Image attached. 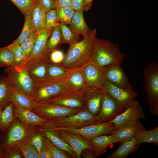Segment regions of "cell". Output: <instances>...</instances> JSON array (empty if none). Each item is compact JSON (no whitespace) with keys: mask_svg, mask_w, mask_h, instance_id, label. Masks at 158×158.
I'll return each instance as SVG.
<instances>
[{"mask_svg":"<svg viewBox=\"0 0 158 158\" xmlns=\"http://www.w3.org/2000/svg\"><path fill=\"white\" fill-rule=\"evenodd\" d=\"M97 30L94 29L83 36V40L70 46L60 65L69 70L82 68L90 62L94 48Z\"/></svg>","mask_w":158,"mask_h":158,"instance_id":"1","label":"cell"},{"mask_svg":"<svg viewBox=\"0 0 158 158\" xmlns=\"http://www.w3.org/2000/svg\"><path fill=\"white\" fill-rule=\"evenodd\" d=\"M125 55L120 51L118 44L96 37L90 62L102 69L113 64L121 65Z\"/></svg>","mask_w":158,"mask_h":158,"instance_id":"2","label":"cell"},{"mask_svg":"<svg viewBox=\"0 0 158 158\" xmlns=\"http://www.w3.org/2000/svg\"><path fill=\"white\" fill-rule=\"evenodd\" d=\"M144 89L146 101L150 110L154 116L158 115V63L154 61L144 69Z\"/></svg>","mask_w":158,"mask_h":158,"instance_id":"3","label":"cell"},{"mask_svg":"<svg viewBox=\"0 0 158 158\" xmlns=\"http://www.w3.org/2000/svg\"><path fill=\"white\" fill-rule=\"evenodd\" d=\"M99 123L97 116L85 109L70 116L49 119L39 126L46 128H80Z\"/></svg>","mask_w":158,"mask_h":158,"instance_id":"4","label":"cell"},{"mask_svg":"<svg viewBox=\"0 0 158 158\" xmlns=\"http://www.w3.org/2000/svg\"><path fill=\"white\" fill-rule=\"evenodd\" d=\"M11 85L33 97L37 85L24 68L16 66L6 67L5 70Z\"/></svg>","mask_w":158,"mask_h":158,"instance_id":"5","label":"cell"},{"mask_svg":"<svg viewBox=\"0 0 158 158\" xmlns=\"http://www.w3.org/2000/svg\"><path fill=\"white\" fill-rule=\"evenodd\" d=\"M30 126L16 118L7 129L0 132V147L17 146L27 137Z\"/></svg>","mask_w":158,"mask_h":158,"instance_id":"6","label":"cell"},{"mask_svg":"<svg viewBox=\"0 0 158 158\" xmlns=\"http://www.w3.org/2000/svg\"><path fill=\"white\" fill-rule=\"evenodd\" d=\"M50 52L48 50L40 55L27 60L20 66L25 69L37 86L42 83L46 78Z\"/></svg>","mask_w":158,"mask_h":158,"instance_id":"7","label":"cell"},{"mask_svg":"<svg viewBox=\"0 0 158 158\" xmlns=\"http://www.w3.org/2000/svg\"><path fill=\"white\" fill-rule=\"evenodd\" d=\"M49 128L78 134L89 140L104 134L111 135L116 128L114 124L111 122H101L80 128Z\"/></svg>","mask_w":158,"mask_h":158,"instance_id":"8","label":"cell"},{"mask_svg":"<svg viewBox=\"0 0 158 158\" xmlns=\"http://www.w3.org/2000/svg\"><path fill=\"white\" fill-rule=\"evenodd\" d=\"M76 91H79L73 87L66 79L56 83L37 86L33 98L36 102H44L65 93Z\"/></svg>","mask_w":158,"mask_h":158,"instance_id":"9","label":"cell"},{"mask_svg":"<svg viewBox=\"0 0 158 158\" xmlns=\"http://www.w3.org/2000/svg\"><path fill=\"white\" fill-rule=\"evenodd\" d=\"M86 109L68 108L45 102H37L31 110L36 114L48 119L75 114Z\"/></svg>","mask_w":158,"mask_h":158,"instance_id":"10","label":"cell"},{"mask_svg":"<svg viewBox=\"0 0 158 158\" xmlns=\"http://www.w3.org/2000/svg\"><path fill=\"white\" fill-rule=\"evenodd\" d=\"M101 89L116 99L123 112L129 107L138 95L134 89L130 90L121 88L105 79Z\"/></svg>","mask_w":158,"mask_h":158,"instance_id":"11","label":"cell"},{"mask_svg":"<svg viewBox=\"0 0 158 158\" xmlns=\"http://www.w3.org/2000/svg\"><path fill=\"white\" fill-rule=\"evenodd\" d=\"M89 91H71L51 98L44 102L68 108L86 109V95Z\"/></svg>","mask_w":158,"mask_h":158,"instance_id":"12","label":"cell"},{"mask_svg":"<svg viewBox=\"0 0 158 158\" xmlns=\"http://www.w3.org/2000/svg\"><path fill=\"white\" fill-rule=\"evenodd\" d=\"M122 113L116 99L103 91L101 109L97 116L98 121L100 123L111 121Z\"/></svg>","mask_w":158,"mask_h":158,"instance_id":"13","label":"cell"},{"mask_svg":"<svg viewBox=\"0 0 158 158\" xmlns=\"http://www.w3.org/2000/svg\"><path fill=\"white\" fill-rule=\"evenodd\" d=\"M102 70L105 79L114 85L124 89H133L121 65L112 64Z\"/></svg>","mask_w":158,"mask_h":158,"instance_id":"14","label":"cell"},{"mask_svg":"<svg viewBox=\"0 0 158 158\" xmlns=\"http://www.w3.org/2000/svg\"><path fill=\"white\" fill-rule=\"evenodd\" d=\"M81 69L88 87L93 90H102L101 88L105 79L102 69L90 62Z\"/></svg>","mask_w":158,"mask_h":158,"instance_id":"15","label":"cell"},{"mask_svg":"<svg viewBox=\"0 0 158 158\" xmlns=\"http://www.w3.org/2000/svg\"><path fill=\"white\" fill-rule=\"evenodd\" d=\"M55 130L71 147L76 158H81V153L83 150L88 148L93 149L91 141L84 138L80 135L63 130Z\"/></svg>","mask_w":158,"mask_h":158,"instance_id":"16","label":"cell"},{"mask_svg":"<svg viewBox=\"0 0 158 158\" xmlns=\"http://www.w3.org/2000/svg\"><path fill=\"white\" fill-rule=\"evenodd\" d=\"M146 116L142 106L137 100H133L123 112L117 116L112 121L116 128L126 122L140 119H145Z\"/></svg>","mask_w":158,"mask_h":158,"instance_id":"17","label":"cell"},{"mask_svg":"<svg viewBox=\"0 0 158 158\" xmlns=\"http://www.w3.org/2000/svg\"><path fill=\"white\" fill-rule=\"evenodd\" d=\"M38 126L43 137L58 148L68 153L72 158H76L72 148L60 136L56 130L51 128Z\"/></svg>","mask_w":158,"mask_h":158,"instance_id":"18","label":"cell"},{"mask_svg":"<svg viewBox=\"0 0 158 158\" xmlns=\"http://www.w3.org/2000/svg\"><path fill=\"white\" fill-rule=\"evenodd\" d=\"M142 129L145 128L139 120H134L122 124L117 128L112 135L119 140L121 144L131 139L137 130Z\"/></svg>","mask_w":158,"mask_h":158,"instance_id":"19","label":"cell"},{"mask_svg":"<svg viewBox=\"0 0 158 158\" xmlns=\"http://www.w3.org/2000/svg\"><path fill=\"white\" fill-rule=\"evenodd\" d=\"M15 115L22 123L29 126L42 125L48 120L36 114L31 110L13 105Z\"/></svg>","mask_w":158,"mask_h":158,"instance_id":"20","label":"cell"},{"mask_svg":"<svg viewBox=\"0 0 158 158\" xmlns=\"http://www.w3.org/2000/svg\"><path fill=\"white\" fill-rule=\"evenodd\" d=\"M73 71L64 68L60 65L54 64L49 62L46 78L40 85L53 83L66 80Z\"/></svg>","mask_w":158,"mask_h":158,"instance_id":"21","label":"cell"},{"mask_svg":"<svg viewBox=\"0 0 158 158\" xmlns=\"http://www.w3.org/2000/svg\"><path fill=\"white\" fill-rule=\"evenodd\" d=\"M90 140L92 145L95 158L99 157L106 153L109 145L119 142V140L112 134L109 135H101Z\"/></svg>","mask_w":158,"mask_h":158,"instance_id":"22","label":"cell"},{"mask_svg":"<svg viewBox=\"0 0 158 158\" xmlns=\"http://www.w3.org/2000/svg\"><path fill=\"white\" fill-rule=\"evenodd\" d=\"M10 102L14 105L31 110L36 103L33 97L11 85Z\"/></svg>","mask_w":158,"mask_h":158,"instance_id":"23","label":"cell"},{"mask_svg":"<svg viewBox=\"0 0 158 158\" xmlns=\"http://www.w3.org/2000/svg\"><path fill=\"white\" fill-rule=\"evenodd\" d=\"M102 90H92L86 95V109L92 115L97 116L101 108L102 99Z\"/></svg>","mask_w":158,"mask_h":158,"instance_id":"24","label":"cell"},{"mask_svg":"<svg viewBox=\"0 0 158 158\" xmlns=\"http://www.w3.org/2000/svg\"><path fill=\"white\" fill-rule=\"evenodd\" d=\"M82 9L75 11L70 24V28L76 35H81L83 37L89 33L91 31L87 25L83 15Z\"/></svg>","mask_w":158,"mask_h":158,"instance_id":"25","label":"cell"},{"mask_svg":"<svg viewBox=\"0 0 158 158\" xmlns=\"http://www.w3.org/2000/svg\"><path fill=\"white\" fill-rule=\"evenodd\" d=\"M140 146L134 136L129 140L120 144L118 148L114 152L106 157L107 158H126L131 153L137 150Z\"/></svg>","mask_w":158,"mask_h":158,"instance_id":"26","label":"cell"},{"mask_svg":"<svg viewBox=\"0 0 158 158\" xmlns=\"http://www.w3.org/2000/svg\"><path fill=\"white\" fill-rule=\"evenodd\" d=\"M134 137L138 146H140L144 143L154 144L158 146V126L150 130H146L145 129L138 130L135 133Z\"/></svg>","mask_w":158,"mask_h":158,"instance_id":"27","label":"cell"},{"mask_svg":"<svg viewBox=\"0 0 158 158\" xmlns=\"http://www.w3.org/2000/svg\"><path fill=\"white\" fill-rule=\"evenodd\" d=\"M47 11L38 1L32 11V23L34 32L45 28Z\"/></svg>","mask_w":158,"mask_h":158,"instance_id":"28","label":"cell"},{"mask_svg":"<svg viewBox=\"0 0 158 158\" xmlns=\"http://www.w3.org/2000/svg\"><path fill=\"white\" fill-rule=\"evenodd\" d=\"M53 30H48L45 28L39 31L38 37L32 53L27 60L40 55L48 50L46 47V43Z\"/></svg>","mask_w":158,"mask_h":158,"instance_id":"29","label":"cell"},{"mask_svg":"<svg viewBox=\"0 0 158 158\" xmlns=\"http://www.w3.org/2000/svg\"><path fill=\"white\" fill-rule=\"evenodd\" d=\"M67 80L69 83L77 90L87 92L95 90L90 88L87 85L81 68L73 70Z\"/></svg>","mask_w":158,"mask_h":158,"instance_id":"30","label":"cell"},{"mask_svg":"<svg viewBox=\"0 0 158 158\" xmlns=\"http://www.w3.org/2000/svg\"><path fill=\"white\" fill-rule=\"evenodd\" d=\"M16 118L11 102L4 107H0V132L7 129Z\"/></svg>","mask_w":158,"mask_h":158,"instance_id":"31","label":"cell"},{"mask_svg":"<svg viewBox=\"0 0 158 158\" xmlns=\"http://www.w3.org/2000/svg\"><path fill=\"white\" fill-rule=\"evenodd\" d=\"M11 85L7 75L0 77V107H4L11 102Z\"/></svg>","mask_w":158,"mask_h":158,"instance_id":"32","label":"cell"},{"mask_svg":"<svg viewBox=\"0 0 158 158\" xmlns=\"http://www.w3.org/2000/svg\"><path fill=\"white\" fill-rule=\"evenodd\" d=\"M32 11L24 15L25 20L22 31L18 38L13 43L20 44L34 32L32 20Z\"/></svg>","mask_w":158,"mask_h":158,"instance_id":"33","label":"cell"},{"mask_svg":"<svg viewBox=\"0 0 158 158\" xmlns=\"http://www.w3.org/2000/svg\"><path fill=\"white\" fill-rule=\"evenodd\" d=\"M62 44V35L60 23L53 29L46 44L47 49L52 51L56 49Z\"/></svg>","mask_w":158,"mask_h":158,"instance_id":"34","label":"cell"},{"mask_svg":"<svg viewBox=\"0 0 158 158\" xmlns=\"http://www.w3.org/2000/svg\"><path fill=\"white\" fill-rule=\"evenodd\" d=\"M23 158H39V153L28 140L27 137L18 145Z\"/></svg>","mask_w":158,"mask_h":158,"instance_id":"35","label":"cell"},{"mask_svg":"<svg viewBox=\"0 0 158 158\" xmlns=\"http://www.w3.org/2000/svg\"><path fill=\"white\" fill-rule=\"evenodd\" d=\"M27 138L39 153L44 145V137L41 134L38 126H30Z\"/></svg>","mask_w":158,"mask_h":158,"instance_id":"36","label":"cell"},{"mask_svg":"<svg viewBox=\"0 0 158 158\" xmlns=\"http://www.w3.org/2000/svg\"><path fill=\"white\" fill-rule=\"evenodd\" d=\"M6 47L11 51L13 56V66H20L27 60L26 54L20 44L12 43Z\"/></svg>","mask_w":158,"mask_h":158,"instance_id":"37","label":"cell"},{"mask_svg":"<svg viewBox=\"0 0 158 158\" xmlns=\"http://www.w3.org/2000/svg\"><path fill=\"white\" fill-rule=\"evenodd\" d=\"M62 35V44H68L69 47L78 42L79 36L75 34L67 25L60 23Z\"/></svg>","mask_w":158,"mask_h":158,"instance_id":"38","label":"cell"},{"mask_svg":"<svg viewBox=\"0 0 158 158\" xmlns=\"http://www.w3.org/2000/svg\"><path fill=\"white\" fill-rule=\"evenodd\" d=\"M56 12L57 19L60 23L69 25L75 13L72 8L56 7L55 9Z\"/></svg>","mask_w":158,"mask_h":158,"instance_id":"39","label":"cell"},{"mask_svg":"<svg viewBox=\"0 0 158 158\" xmlns=\"http://www.w3.org/2000/svg\"><path fill=\"white\" fill-rule=\"evenodd\" d=\"M24 15L32 11L37 0H10Z\"/></svg>","mask_w":158,"mask_h":158,"instance_id":"40","label":"cell"},{"mask_svg":"<svg viewBox=\"0 0 158 158\" xmlns=\"http://www.w3.org/2000/svg\"><path fill=\"white\" fill-rule=\"evenodd\" d=\"M13 54L7 47H0V67L13 66Z\"/></svg>","mask_w":158,"mask_h":158,"instance_id":"41","label":"cell"},{"mask_svg":"<svg viewBox=\"0 0 158 158\" xmlns=\"http://www.w3.org/2000/svg\"><path fill=\"white\" fill-rule=\"evenodd\" d=\"M44 144L49 151L52 158H72L68 153L58 148L44 137Z\"/></svg>","mask_w":158,"mask_h":158,"instance_id":"42","label":"cell"},{"mask_svg":"<svg viewBox=\"0 0 158 158\" xmlns=\"http://www.w3.org/2000/svg\"><path fill=\"white\" fill-rule=\"evenodd\" d=\"M39 32H34L20 44L25 53L27 59L30 55L39 35Z\"/></svg>","mask_w":158,"mask_h":158,"instance_id":"43","label":"cell"},{"mask_svg":"<svg viewBox=\"0 0 158 158\" xmlns=\"http://www.w3.org/2000/svg\"><path fill=\"white\" fill-rule=\"evenodd\" d=\"M21 154L17 146L0 147V158H22Z\"/></svg>","mask_w":158,"mask_h":158,"instance_id":"44","label":"cell"},{"mask_svg":"<svg viewBox=\"0 0 158 158\" xmlns=\"http://www.w3.org/2000/svg\"><path fill=\"white\" fill-rule=\"evenodd\" d=\"M58 20L55 9H52L47 12L46 16L45 28L53 30L59 23Z\"/></svg>","mask_w":158,"mask_h":158,"instance_id":"45","label":"cell"},{"mask_svg":"<svg viewBox=\"0 0 158 158\" xmlns=\"http://www.w3.org/2000/svg\"><path fill=\"white\" fill-rule=\"evenodd\" d=\"M65 55L58 49L51 51L49 56V62L55 65H61L64 58Z\"/></svg>","mask_w":158,"mask_h":158,"instance_id":"46","label":"cell"},{"mask_svg":"<svg viewBox=\"0 0 158 158\" xmlns=\"http://www.w3.org/2000/svg\"><path fill=\"white\" fill-rule=\"evenodd\" d=\"M47 11L56 8L54 0H37Z\"/></svg>","mask_w":158,"mask_h":158,"instance_id":"47","label":"cell"},{"mask_svg":"<svg viewBox=\"0 0 158 158\" xmlns=\"http://www.w3.org/2000/svg\"><path fill=\"white\" fill-rule=\"evenodd\" d=\"M55 5L56 8H72L71 0H55Z\"/></svg>","mask_w":158,"mask_h":158,"instance_id":"48","label":"cell"},{"mask_svg":"<svg viewBox=\"0 0 158 158\" xmlns=\"http://www.w3.org/2000/svg\"><path fill=\"white\" fill-rule=\"evenodd\" d=\"M39 158H52L49 151L44 145L39 152Z\"/></svg>","mask_w":158,"mask_h":158,"instance_id":"49","label":"cell"},{"mask_svg":"<svg viewBox=\"0 0 158 158\" xmlns=\"http://www.w3.org/2000/svg\"><path fill=\"white\" fill-rule=\"evenodd\" d=\"M72 8L75 11L82 9L84 0H71Z\"/></svg>","mask_w":158,"mask_h":158,"instance_id":"50","label":"cell"},{"mask_svg":"<svg viewBox=\"0 0 158 158\" xmlns=\"http://www.w3.org/2000/svg\"><path fill=\"white\" fill-rule=\"evenodd\" d=\"M81 157L84 158H95L92 149L88 148L83 150L81 153Z\"/></svg>","mask_w":158,"mask_h":158,"instance_id":"51","label":"cell"},{"mask_svg":"<svg viewBox=\"0 0 158 158\" xmlns=\"http://www.w3.org/2000/svg\"><path fill=\"white\" fill-rule=\"evenodd\" d=\"M93 0H84L82 10L83 11H88L91 6Z\"/></svg>","mask_w":158,"mask_h":158,"instance_id":"52","label":"cell"},{"mask_svg":"<svg viewBox=\"0 0 158 158\" xmlns=\"http://www.w3.org/2000/svg\"><path fill=\"white\" fill-rule=\"evenodd\" d=\"M54 0V1H55V0Z\"/></svg>","mask_w":158,"mask_h":158,"instance_id":"53","label":"cell"}]
</instances>
